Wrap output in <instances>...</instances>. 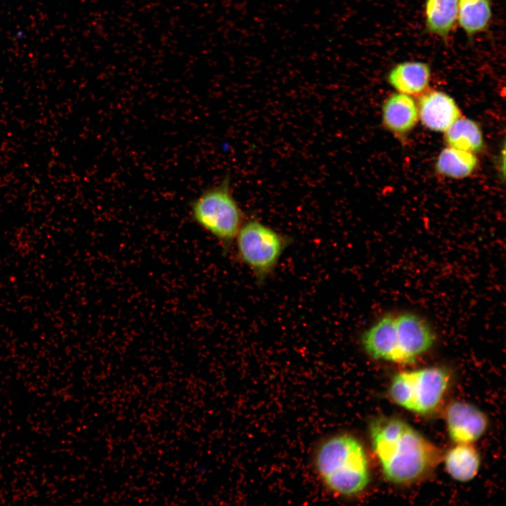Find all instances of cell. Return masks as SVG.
I'll return each mask as SVG.
<instances>
[{
	"mask_svg": "<svg viewBox=\"0 0 506 506\" xmlns=\"http://www.w3.org/2000/svg\"><path fill=\"white\" fill-rule=\"evenodd\" d=\"M315 465L322 482L337 495H357L370 481L365 449L349 434L335 435L323 442L316 452Z\"/></svg>",
	"mask_w": 506,
	"mask_h": 506,
	"instance_id": "3957f363",
	"label": "cell"
},
{
	"mask_svg": "<svg viewBox=\"0 0 506 506\" xmlns=\"http://www.w3.org/2000/svg\"><path fill=\"white\" fill-rule=\"evenodd\" d=\"M431 69L424 62L404 61L395 65L387 73V80L397 92L419 96L428 88Z\"/></svg>",
	"mask_w": 506,
	"mask_h": 506,
	"instance_id": "30bf717a",
	"label": "cell"
},
{
	"mask_svg": "<svg viewBox=\"0 0 506 506\" xmlns=\"http://www.w3.org/2000/svg\"><path fill=\"white\" fill-rule=\"evenodd\" d=\"M449 372L433 366L396 375L390 384L389 396L403 408L420 415L435 410L448 389Z\"/></svg>",
	"mask_w": 506,
	"mask_h": 506,
	"instance_id": "277c9868",
	"label": "cell"
},
{
	"mask_svg": "<svg viewBox=\"0 0 506 506\" xmlns=\"http://www.w3.org/2000/svg\"><path fill=\"white\" fill-rule=\"evenodd\" d=\"M446 421L450 438L456 444H472L482 436L488 427L486 415L463 401H454L448 406Z\"/></svg>",
	"mask_w": 506,
	"mask_h": 506,
	"instance_id": "52a82bcc",
	"label": "cell"
},
{
	"mask_svg": "<svg viewBox=\"0 0 506 506\" xmlns=\"http://www.w3.org/2000/svg\"><path fill=\"white\" fill-rule=\"evenodd\" d=\"M195 222L225 245L235 240L243 221V214L234 198L229 181L203 191L191 204Z\"/></svg>",
	"mask_w": 506,
	"mask_h": 506,
	"instance_id": "5b68a950",
	"label": "cell"
},
{
	"mask_svg": "<svg viewBox=\"0 0 506 506\" xmlns=\"http://www.w3.org/2000/svg\"><path fill=\"white\" fill-rule=\"evenodd\" d=\"M448 147L477 153L484 147L483 133L474 120L460 117L444 132Z\"/></svg>",
	"mask_w": 506,
	"mask_h": 506,
	"instance_id": "5bb4252c",
	"label": "cell"
},
{
	"mask_svg": "<svg viewBox=\"0 0 506 506\" xmlns=\"http://www.w3.org/2000/svg\"><path fill=\"white\" fill-rule=\"evenodd\" d=\"M382 123L390 132L399 137L408 134L419 120L417 103L412 96L396 92L384 101Z\"/></svg>",
	"mask_w": 506,
	"mask_h": 506,
	"instance_id": "9c48e42d",
	"label": "cell"
},
{
	"mask_svg": "<svg viewBox=\"0 0 506 506\" xmlns=\"http://www.w3.org/2000/svg\"><path fill=\"white\" fill-rule=\"evenodd\" d=\"M449 475L460 482H467L477 474L481 463L479 453L471 444L460 443L450 449L444 456Z\"/></svg>",
	"mask_w": 506,
	"mask_h": 506,
	"instance_id": "7c38bea8",
	"label": "cell"
},
{
	"mask_svg": "<svg viewBox=\"0 0 506 506\" xmlns=\"http://www.w3.org/2000/svg\"><path fill=\"white\" fill-rule=\"evenodd\" d=\"M491 19V0H458L457 23L469 39L485 32Z\"/></svg>",
	"mask_w": 506,
	"mask_h": 506,
	"instance_id": "4fadbf2b",
	"label": "cell"
},
{
	"mask_svg": "<svg viewBox=\"0 0 506 506\" xmlns=\"http://www.w3.org/2000/svg\"><path fill=\"white\" fill-rule=\"evenodd\" d=\"M434 341L427 321L411 313L386 315L361 336L363 348L370 357L400 364L415 362Z\"/></svg>",
	"mask_w": 506,
	"mask_h": 506,
	"instance_id": "7a4b0ae2",
	"label": "cell"
},
{
	"mask_svg": "<svg viewBox=\"0 0 506 506\" xmlns=\"http://www.w3.org/2000/svg\"><path fill=\"white\" fill-rule=\"evenodd\" d=\"M235 240L238 258L259 280L274 271L287 247L284 236L253 219L243 223Z\"/></svg>",
	"mask_w": 506,
	"mask_h": 506,
	"instance_id": "8992f818",
	"label": "cell"
},
{
	"mask_svg": "<svg viewBox=\"0 0 506 506\" xmlns=\"http://www.w3.org/2000/svg\"><path fill=\"white\" fill-rule=\"evenodd\" d=\"M419 96V119L429 130L444 132L462 117L455 100L445 92L427 89Z\"/></svg>",
	"mask_w": 506,
	"mask_h": 506,
	"instance_id": "ba28073f",
	"label": "cell"
},
{
	"mask_svg": "<svg viewBox=\"0 0 506 506\" xmlns=\"http://www.w3.org/2000/svg\"><path fill=\"white\" fill-rule=\"evenodd\" d=\"M458 0H426L424 18L429 33L446 41L458 19Z\"/></svg>",
	"mask_w": 506,
	"mask_h": 506,
	"instance_id": "8fae6325",
	"label": "cell"
},
{
	"mask_svg": "<svg viewBox=\"0 0 506 506\" xmlns=\"http://www.w3.org/2000/svg\"><path fill=\"white\" fill-rule=\"evenodd\" d=\"M372 447L385 479L397 484L427 476L442 460L441 450L404 420L389 416L369 426Z\"/></svg>",
	"mask_w": 506,
	"mask_h": 506,
	"instance_id": "6da1fadb",
	"label": "cell"
},
{
	"mask_svg": "<svg viewBox=\"0 0 506 506\" xmlns=\"http://www.w3.org/2000/svg\"><path fill=\"white\" fill-rule=\"evenodd\" d=\"M478 164L479 160L474 153L447 147L439 153L435 169L446 177L460 179L470 176Z\"/></svg>",
	"mask_w": 506,
	"mask_h": 506,
	"instance_id": "9a60e30c",
	"label": "cell"
}]
</instances>
